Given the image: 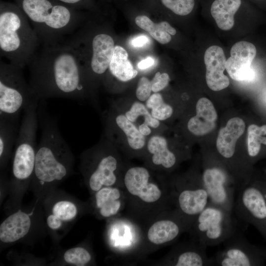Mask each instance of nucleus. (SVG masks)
Returning <instances> with one entry per match:
<instances>
[{
	"label": "nucleus",
	"instance_id": "f257e3e1",
	"mask_svg": "<svg viewBox=\"0 0 266 266\" xmlns=\"http://www.w3.org/2000/svg\"><path fill=\"white\" fill-rule=\"evenodd\" d=\"M29 84L40 100L60 98L82 101L89 80L77 49L68 39L42 45L28 65Z\"/></svg>",
	"mask_w": 266,
	"mask_h": 266
},
{
	"label": "nucleus",
	"instance_id": "f03ea898",
	"mask_svg": "<svg viewBox=\"0 0 266 266\" xmlns=\"http://www.w3.org/2000/svg\"><path fill=\"white\" fill-rule=\"evenodd\" d=\"M37 115L41 136L36 149L33 175L41 184L57 182L70 172L73 155L59 131L56 119L47 111L45 100L39 101Z\"/></svg>",
	"mask_w": 266,
	"mask_h": 266
},
{
	"label": "nucleus",
	"instance_id": "7ed1b4c3",
	"mask_svg": "<svg viewBox=\"0 0 266 266\" xmlns=\"http://www.w3.org/2000/svg\"><path fill=\"white\" fill-rule=\"evenodd\" d=\"M22 11L42 45L61 42L76 32L81 17L69 7L50 0H20Z\"/></svg>",
	"mask_w": 266,
	"mask_h": 266
},
{
	"label": "nucleus",
	"instance_id": "20e7f679",
	"mask_svg": "<svg viewBox=\"0 0 266 266\" xmlns=\"http://www.w3.org/2000/svg\"><path fill=\"white\" fill-rule=\"evenodd\" d=\"M40 44L36 33L23 12L15 7L1 5V57L23 69L29 65Z\"/></svg>",
	"mask_w": 266,
	"mask_h": 266
},
{
	"label": "nucleus",
	"instance_id": "39448f33",
	"mask_svg": "<svg viewBox=\"0 0 266 266\" xmlns=\"http://www.w3.org/2000/svg\"><path fill=\"white\" fill-rule=\"evenodd\" d=\"M36 99L38 98L26 82L23 69L0 61V119L18 124L21 112Z\"/></svg>",
	"mask_w": 266,
	"mask_h": 266
},
{
	"label": "nucleus",
	"instance_id": "423d86ee",
	"mask_svg": "<svg viewBox=\"0 0 266 266\" xmlns=\"http://www.w3.org/2000/svg\"><path fill=\"white\" fill-rule=\"evenodd\" d=\"M238 220L233 212L209 203L195 218L188 231L192 239L206 247L216 246L241 229Z\"/></svg>",
	"mask_w": 266,
	"mask_h": 266
},
{
	"label": "nucleus",
	"instance_id": "0eeeda50",
	"mask_svg": "<svg viewBox=\"0 0 266 266\" xmlns=\"http://www.w3.org/2000/svg\"><path fill=\"white\" fill-rule=\"evenodd\" d=\"M68 39L82 57L89 54L83 60L87 78L89 71L97 76L105 73L108 69L115 46L111 35L105 33H96L90 41L75 32Z\"/></svg>",
	"mask_w": 266,
	"mask_h": 266
},
{
	"label": "nucleus",
	"instance_id": "6e6552de",
	"mask_svg": "<svg viewBox=\"0 0 266 266\" xmlns=\"http://www.w3.org/2000/svg\"><path fill=\"white\" fill-rule=\"evenodd\" d=\"M233 213L244 222L257 227L266 236V199L264 187L248 182L235 195Z\"/></svg>",
	"mask_w": 266,
	"mask_h": 266
},
{
	"label": "nucleus",
	"instance_id": "1a4fd4ad",
	"mask_svg": "<svg viewBox=\"0 0 266 266\" xmlns=\"http://www.w3.org/2000/svg\"><path fill=\"white\" fill-rule=\"evenodd\" d=\"M223 248L211 257L217 266H251L262 264L264 254L250 244L240 229L223 243Z\"/></svg>",
	"mask_w": 266,
	"mask_h": 266
},
{
	"label": "nucleus",
	"instance_id": "9d476101",
	"mask_svg": "<svg viewBox=\"0 0 266 266\" xmlns=\"http://www.w3.org/2000/svg\"><path fill=\"white\" fill-rule=\"evenodd\" d=\"M201 179L209 203L233 212L237 185L226 169L217 165L207 166L204 168Z\"/></svg>",
	"mask_w": 266,
	"mask_h": 266
},
{
	"label": "nucleus",
	"instance_id": "9b49d317",
	"mask_svg": "<svg viewBox=\"0 0 266 266\" xmlns=\"http://www.w3.org/2000/svg\"><path fill=\"white\" fill-rule=\"evenodd\" d=\"M172 192L176 210L191 224L209 203L201 176L177 183Z\"/></svg>",
	"mask_w": 266,
	"mask_h": 266
},
{
	"label": "nucleus",
	"instance_id": "f8f14e48",
	"mask_svg": "<svg viewBox=\"0 0 266 266\" xmlns=\"http://www.w3.org/2000/svg\"><path fill=\"white\" fill-rule=\"evenodd\" d=\"M150 173L145 167L134 166L129 168L124 179L125 188L133 197L146 204H153L162 198L163 191L150 181Z\"/></svg>",
	"mask_w": 266,
	"mask_h": 266
},
{
	"label": "nucleus",
	"instance_id": "ddd939ff",
	"mask_svg": "<svg viewBox=\"0 0 266 266\" xmlns=\"http://www.w3.org/2000/svg\"><path fill=\"white\" fill-rule=\"evenodd\" d=\"M256 48L252 43L240 41L235 43L226 60V69L231 78L237 81H251L256 76L251 63L256 56Z\"/></svg>",
	"mask_w": 266,
	"mask_h": 266
},
{
	"label": "nucleus",
	"instance_id": "4468645a",
	"mask_svg": "<svg viewBox=\"0 0 266 266\" xmlns=\"http://www.w3.org/2000/svg\"><path fill=\"white\" fill-rule=\"evenodd\" d=\"M191 225V223L176 210L169 217L154 223L148 229L147 238L155 245L167 244L188 231Z\"/></svg>",
	"mask_w": 266,
	"mask_h": 266
},
{
	"label": "nucleus",
	"instance_id": "2eb2a0df",
	"mask_svg": "<svg viewBox=\"0 0 266 266\" xmlns=\"http://www.w3.org/2000/svg\"><path fill=\"white\" fill-rule=\"evenodd\" d=\"M206 66V82L212 90L219 91L228 87L229 78L224 74L226 59L223 49L217 45L208 48L204 55Z\"/></svg>",
	"mask_w": 266,
	"mask_h": 266
},
{
	"label": "nucleus",
	"instance_id": "dca6fc26",
	"mask_svg": "<svg viewBox=\"0 0 266 266\" xmlns=\"http://www.w3.org/2000/svg\"><path fill=\"white\" fill-rule=\"evenodd\" d=\"M92 152V151H91ZM97 153L99 158L94 159L95 162L91 169L86 171L90 188L96 192L104 187L113 186L116 182L117 176L115 171L117 168V161L111 154Z\"/></svg>",
	"mask_w": 266,
	"mask_h": 266
},
{
	"label": "nucleus",
	"instance_id": "f3484780",
	"mask_svg": "<svg viewBox=\"0 0 266 266\" xmlns=\"http://www.w3.org/2000/svg\"><path fill=\"white\" fill-rule=\"evenodd\" d=\"M206 247L192 239L191 242L182 244L173 251L168 260L175 266H212L213 262L206 254Z\"/></svg>",
	"mask_w": 266,
	"mask_h": 266
},
{
	"label": "nucleus",
	"instance_id": "a211bd4d",
	"mask_svg": "<svg viewBox=\"0 0 266 266\" xmlns=\"http://www.w3.org/2000/svg\"><path fill=\"white\" fill-rule=\"evenodd\" d=\"M217 119V112L212 102L206 98H201L196 104V115L188 121V129L196 135L206 134L215 128Z\"/></svg>",
	"mask_w": 266,
	"mask_h": 266
},
{
	"label": "nucleus",
	"instance_id": "6ab92c4d",
	"mask_svg": "<svg viewBox=\"0 0 266 266\" xmlns=\"http://www.w3.org/2000/svg\"><path fill=\"white\" fill-rule=\"evenodd\" d=\"M245 128V124L242 119L234 117L230 119L226 126L219 130L216 148L224 159L230 160L233 157L236 141L243 133Z\"/></svg>",
	"mask_w": 266,
	"mask_h": 266
},
{
	"label": "nucleus",
	"instance_id": "aec40b11",
	"mask_svg": "<svg viewBox=\"0 0 266 266\" xmlns=\"http://www.w3.org/2000/svg\"><path fill=\"white\" fill-rule=\"evenodd\" d=\"M31 221L26 213L18 211L7 217L0 225V240L5 243L15 242L29 232Z\"/></svg>",
	"mask_w": 266,
	"mask_h": 266
},
{
	"label": "nucleus",
	"instance_id": "412c9836",
	"mask_svg": "<svg viewBox=\"0 0 266 266\" xmlns=\"http://www.w3.org/2000/svg\"><path fill=\"white\" fill-rule=\"evenodd\" d=\"M95 193L96 207L102 217H109L118 213L122 206V193L118 188L104 187Z\"/></svg>",
	"mask_w": 266,
	"mask_h": 266
},
{
	"label": "nucleus",
	"instance_id": "4be33fe9",
	"mask_svg": "<svg viewBox=\"0 0 266 266\" xmlns=\"http://www.w3.org/2000/svg\"><path fill=\"white\" fill-rule=\"evenodd\" d=\"M241 4V0H215L210 12L217 25L221 30H231L234 23V16Z\"/></svg>",
	"mask_w": 266,
	"mask_h": 266
},
{
	"label": "nucleus",
	"instance_id": "5701e85b",
	"mask_svg": "<svg viewBox=\"0 0 266 266\" xmlns=\"http://www.w3.org/2000/svg\"><path fill=\"white\" fill-rule=\"evenodd\" d=\"M108 69L112 75L123 82L128 81L137 75V71L128 59L127 51L119 45L115 46Z\"/></svg>",
	"mask_w": 266,
	"mask_h": 266
},
{
	"label": "nucleus",
	"instance_id": "b1692460",
	"mask_svg": "<svg viewBox=\"0 0 266 266\" xmlns=\"http://www.w3.org/2000/svg\"><path fill=\"white\" fill-rule=\"evenodd\" d=\"M147 149L152 155V161L154 164L162 166L165 168H170L175 165L176 157L169 150L165 137L159 135L151 137L147 144Z\"/></svg>",
	"mask_w": 266,
	"mask_h": 266
},
{
	"label": "nucleus",
	"instance_id": "393cba45",
	"mask_svg": "<svg viewBox=\"0 0 266 266\" xmlns=\"http://www.w3.org/2000/svg\"><path fill=\"white\" fill-rule=\"evenodd\" d=\"M135 24L145 30L159 43L165 44L171 39V35L176 33L175 29L166 21L156 24L145 15H139L135 19Z\"/></svg>",
	"mask_w": 266,
	"mask_h": 266
},
{
	"label": "nucleus",
	"instance_id": "a878e982",
	"mask_svg": "<svg viewBox=\"0 0 266 266\" xmlns=\"http://www.w3.org/2000/svg\"><path fill=\"white\" fill-rule=\"evenodd\" d=\"M18 124L0 119V158L3 165L8 159L17 138Z\"/></svg>",
	"mask_w": 266,
	"mask_h": 266
},
{
	"label": "nucleus",
	"instance_id": "bb28decb",
	"mask_svg": "<svg viewBox=\"0 0 266 266\" xmlns=\"http://www.w3.org/2000/svg\"><path fill=\"white\" fill-rule=\"evenodd\" d=\"M118 127L125 133L129 146L133 149L139 150L143 148L145 143V136L124 115L120 114L115 118Z\"/></svg>",
	"mask_w": 266,
	"mask_h": 266
},
{
	"label": "nucleus",
	"instance_id": "cd10ccee",
	"mask_svg": "<svg viewBox=\"0 0 266 266\" xmlns=\"http://www.w3.org/2000/svg\"><path fill=\"white\" fill-rule=\"evenodd\" d=\"M247 151L250 157L257 156L260 152L261 144L266 145V125L259 127L250 125L247 130Z\"/></svg>",
	"mask_w": 266,
	"mask_h": 266
},
{
	"label": "nucleus",
	"instance_id": "c85d7f7f",
	"mask_svg": "<svg viewBox=\"0 0 266 266\" xmlns=\"http://www.w3.org/2000/svg\"><path fill=\"white\" fill-rule=\"evenodd\" d=\"M146 105L151 109L152 116L158 120H165L173 113L172 107L164 101L162 95L158 93H154L149 97L146 100Z\"/></svg>",
	"mask_w": 266,
	"mask_h": 266
},
{
	"label": "nucleus",
	"instance_id": "c756f323",
	"mask_svg": "<svg viewBox=\"0 0 266 266\" xmlns=\"http://www.w3.org/2000/svg\"><path fill=\"white\" fill-rule=\"evenodd\" d=\"M125 116L132 122H135L139 116H143L144 123L153 128H158L160 125L159 120L154 118L145 106L139 102H134L130 109L126 112Z\"/></svg>",
	"mask_w": 266,
	"mask_h": 266
},
{
	"label": "nucleus",
	"instance_id": "7c9ffc66",
	"mask_svg": "<svg viewBox=\"0 0 266 266\" xmlns=\"http://www.w3.org/2000/svg\"><path fill=\"white\" fill-rule=\"evenodd\" d=\"M91 255L83 247H74L66 250L64 255L66 262L77 266H83L90 262Z\"/></svg>",
	"mask_w": 266,
	"mask_h": 266
},
{
	"label": "nucleus",
	"instance_id": "2f4dec72",
	"mask_svg": "<svg viewBox=\"0 0 266 266\" xmlns=\"http://www.w3.org/2000/svg\"><path fill=\"white\" fill-rule=\"evenodd\" d=\"M77 208L72 202L62 200L57 202L52 208V214L63 221L73 219L77 215Z\"/></svg>",
	"mask_w": 266,
	"mask_h": 266
},
{
	"label": "nucleus",
	"instance_id": "473e14b6",
	"mask_svg": "<svg viewBox=\"0 0 266 266\" xmlns=\"http://www.w3.org/2000/svg\"><path fill=\"white\" fill-rule=\"evenodd\" d=\"M161 1L166 8L180 16L190 14L195 6V0H161Z\"/></svg>",
	"mask_w": 266,
	"mask_h": 266
},
{
	"label": "nucleus",
	"instance_id": "72a5a7b5",
	"mask_svg": "<svg viewBox=\"0 0 266 266\" xmlns=\"http://www.w3.org/2000/svg\"><path fill=\"white\" fill-rule=\"evenodd\" d=\"M152 91L151 81L147 77H141L138 82L136 90V96L140 101H145L151 96Z\"/></svg>",
	"mask_w": 266,
	"mask_h": 266
},
{
	"label": "nucleus",
	"instance_id": "f704fd0d",
	"mask_svg": "<svg viewBox=\"0 0 266 266\" xmlns=\"http://www.w3.org/2000/svg\"><path fill=\"white\" fill-rule=\"evenodd\" d=\"M169 76L166 73L157 72L151 81L152 91L154 93L163 90L168 84Z\"/></svg>",
	"mask_w": 266,
	"mask_h": 266
},
{
	"label": "nucleus",
	"instance_id": "c9c22d12",
	"mask_svg": "<svg viewBox=\"0 0 266 266\" xmlns=\"http://www.w3.org/2000/svg\"><path fill=\"white\" fill-rule=\"evenodd\" d=\"M63 221L53 214L48 216L47 219L48 226L52 230H57L61 228Z\"/></svg>",
	"mask_w": 266,
	"mask_h": 266
},
{
	"label": "nucleus",
	"instance_id": "e433bc0d",
	"mask_svg": "<svg viewBox=\"0 0 266 266\" xmlns=\"http://www.w3.org/2000/svg\"><path fill=\"white\" fill-rule=\"evenodd\" d=\"M149 41L148 37L144 35H141L133 38L132 40V44L135 47H140L144 46Z\"/></svg>",
	"mask_w": 266,
	"mask_h": 266
},
{
	"label": "nucleus",
	"instance_id": "4c0bfd02",
	"mask_svg": "<svg viewBox=\"0 0 266 266\" xmlns=\"http://www.w3.org/2000/svg\"><path fill=\"white\" fill-rule=\"evenodd\" d=\"M154 60L153 58L148 57L142 60L138 64V67L140 69H145L153 65Z\"/></svg>",
	"mask_w": 266,
	"mask_h": 266
},
{
	"label": "nucleus",
	"instance_id": "58836bf2",
	"mask_svg": "<svg viewBox=\"0 0 266 266\" xmlns=\"http://www.w3.org/2000/svg\"><path fill=\"white\" fill-rule=\"evenodd\" d=\"M138 130L140 133L144 136L148 135L151 133L149 126L145 123H143L138 126Z\"/></svg>",
	"mask_w": 266,
	"mask_h": 266
},
{
	"label": "nucleus",
	"instance_id": "ea45409f",
	"mask_svg": "<svg viewBox=\"0 0 266 266\" xmlns=\"http://www.w3.org/2000/svg\"><path fill=\"white\" fill-rule=\"evenodd\" d=\"M65 4L75 5L81 2L82 0H57Z\"/></svg>",
	"mask_w": 266,
	"mask_h": 266
},
{
	"label": "nucleus",
	"instance_id": "a19ab883",
	"mask_svg": "<svg viewBox=\"0 0 266 266\" xmlns=\"http://www.w3.org/2000/svg\"><path fill=\"white\" fill-rule=\"evenodd\" d=\"M264 192H265V198L266 199V187H264Z\"/></svg>",
	"mask_w": 266,
	"mask_h": 266
}]
</instances>
